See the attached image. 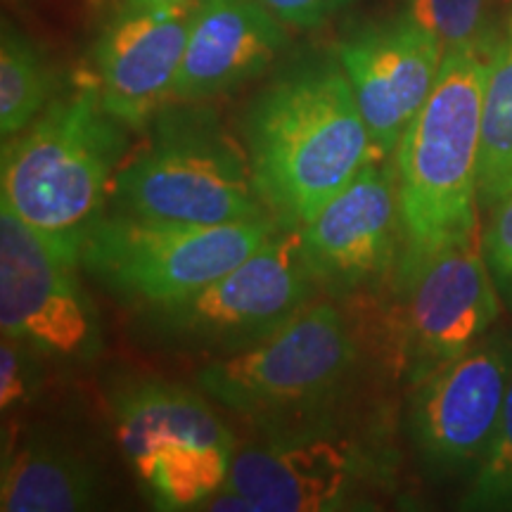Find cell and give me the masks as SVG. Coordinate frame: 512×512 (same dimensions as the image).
Returning <instances> with one entry per match:
<instances>
[{
	"instance_id": "6da1fadb",
	"label": "cell",
	"mask_w": 512,
	"mask_h": 512,
	"mask_svg": "<svg viewBox=\"0 0 512 512\" xmlns=\"http://www.w3.org/2000/svg\"><path fill=\"white\" fill-rule=\"evenodd\" d=\"M242 145L280 228L304 226L382 157L337 53L285 64L249 102Z\"/></svg>"
},
{
	"instance_id": "7a4b0ae2",
	"label": "cell",
	"mask_w": 512,
	"mask_h": 512,
	"mask_svg": "<svg viewBox=\"0 0 512 512\" xmlns=\"http://www.w3.org/2000/svg\"><path fill=\"white\" fill-rule=\"evenodd\" d=\"M498 38L501 31L475 46L446 50L430 98L394 150L401 233L394 294L399 299L434 259L482 235V112Z\"/></svg>"
},
{
	"instance_id": "3957f363",
	"label": "cell",
	"mask_w": 512,
	"mask_h": 512,
	"mask_svg": "<svg viewBox=\"0 0 512 512\" xmlns=\"http://www.w3.org/2000/svg\"><path fill=\"white\" fill-rule=\"evenodd\" d=\"M145 131L112 178L114 214L192 226L275 221L245 145L207 102L169 100Z\"/></svg>"
},
{
	"instance_id": "277c9868",
	"label": "cell",
	"mask_w": 512,
	"mask_h": 512,
	"mask_svg": "<svg viewBox=\"0 0 512 512\" xmlns=\"http://www.w3.org/2000/svg\"><path fill=\"white\" fill-rule=\"evenodd\" d=\"M131 128L102 105L93 81L50 100L34 124L3 143L0 202L64 247L79 249L119 166Z\"/></svg>"
},
{
	"instance_id": "5b68a950",
	"label": "cell",
	"mask_w": 512,
	"mask_h": 512,
	"mask_svg": "<svg viewBox=\"0 0 512 512\" xmlns=\"http://www.w3.org/2000/svg\"><path fill=\"white\" fill-rule=\"evenodd\" d=\"M349 408L254 425V437L235 446L226 486L256 512L377 508L396 486L394 448L382 425L358 427Z\"/></svg>"
},
{
	"instance_id": "8992f818",
	"label": "cell",
	"mask_w": 512,
	"mask_h": 512,
	"mask_svg": "<svg viewBox=\"0 0 512 512\" xmlns=\"http://www.w3.org/2000/svg\"><path fill=\"white\" fill-rule=\"evenodd\" d=\"M363 361L347 306L318 297L259 342L207 358L197 389L252 425H271L347 406Z\"/></svg>"
},
{
	"instance_id": "52a82bcc",
	"label": "cell",
	"mask_w": 512,
	"mask_h": 512,
	"mask_svg": "<svg viewBox=\"0 0 512 512\" xmlns=\"http://www.w3.org/2000/svg\"><path fill=\"white\" fill-rule=\"evenodd\" d=\"M318 297L299 228H280L221 278L140 309L136 332L171 354L219 358L271 335Z\"/></svg>"
},
{
	"instance_id": "ba28073f",
	"label": "cell",
	"mask_w": 512,
	"mask_h": 512,
	"mask_svg": "<svg viewBox=\"0 0 512 512\" xmlns=\"http://www.w3.org/2000/svg\"><path fill=\"white\" fill-rule=\"evenodd\" d=\"M207 399L150 375L107 387L114 434L157 510H197L226 484L235 437Z\"/></svg>"
},
{
	"instance_id": "9c48e42d",
	"label": "cell",
	"mask_w": 512,
	"mask_h": 512,
	"mask_svg": "<svg viewBox=\"0 0 512 512\" xmlns=\"http://www.w3.org/2000/svg\"><path fill=\"white\" fill-rule=\"evenodd\" d=\"M275 221L192 226L102 211L79 247L81 271L131 309L188 297L278 233Z\"/></svg>"
},
{
	"instance_id": "30bf717a",
	"label": "cell",
	"mask_w": 512,
	"mask_h": 512,
	"mask_svg": "<svg viewBox=\"0 0 512 512\" xmlns=\"http://www.w3.org/2000/svg\"><path fill=\"white\" fill-rule=\"evenodd\" d=\"M79 249L64 247L0 202V328L50 361L93 363L102 325L81 278Z\"/></svg>"
},
{
	"instance_id": "8fae6325",
	"label": "cell",
	"mask_w": 512,
	"mask_h": 512,
	"mask_svg": "<svg viewBox=\"0 0 512 512\" xmlns=\"http://www.w3.org/2000/svg\"><path fill=\"white\" fill-rule=\"evenodd\" d=\"M512 382V335L491 330L477 347L411 384L406 430L427 475H475Z\"/></svg>"
},
{
	"instance_id": "7c38bea8",
	"label": "cell",
	"mask_w": 512,
	"mask_h": 512,
	"mask_svg": "<svg viewBox=\"0 0 512 512\" xmlns=\"http://www.w3.org/2000/svg\"><path fill=\"white\" fill-rule=\"evenodd\" d=\"M320 297L347 306L394 292L401 233L394 157L368 162L335 200L299 226Z\"/></svg>"
},
{
	"instance_id": "4fadbf2b",
	"label": "cell",
	"mask_w": 512,
	"mask_h": 512,
	"mask_svg": "<svg viewBox=\"0 0 512 512\" xmlns=\"http://www.w3.org/2000/svg\"><path fill=\"white\" fill-rule=\"evenodd\" d=\"M401 299L394 358L411 387L477 347L501 316L482 235L434 259Z\"/></svg>"
},
{
	"instance_id": "5bb4252c",
	"label": "cell",
	"mask_w": 512,
	"mask_h": 512,
	"mask_svg": "<svg viewBox=\"0 0 512 512\" xmlns=\"http://www.w3.org/2000/svg\"><path fill=\"white\" fill-rule=\"evenodd\" d=\"M444 46L406 12L351 31L337 46L356 102L382 157H394L439 76Z\"/></svg>"
},
{
	"instance_id": "9a60e30c",
	"label": "cell",
	"mask_w": 512,
	"mask_h": 512,
	"mask_svg": "<svg viewBox=\"0 0 512 512\" xmlns=\"http://www.w3.org/2000/svg\"><path fill=\"white\" fill-rule=\"evenodd\" d=\"M195 3L176 8L128 10L102 29L95 43V86L102 105L143 131L174 93L188 48Z\"/></svg>"
},
{
	"instance_id": "2e32d148",
	"label": "cell",
	"mask_w": 512,
	"mask_h": 512,
	"mask_svg": "<svg viewBox=\"0 0 512 512\" xmlns=\"http://www.w3.org/2000/svg\"><path fill=\"white\" fill-rule=\"evenodd\" d=\"M287 29L261 0H197L171 100L209 102L264 76Z\"/></svg>"
},
{
	"instance_id": "e0dca14e",
	"label": "cell",
	"mask_w": 512,
	"mask_h": 512,
	"mask_svg": "<svg viewBox=\"0 0 512 512\" xmlns=\"http://www.w3.org/2000/svg\"><path fill=\"white\" fill-rule=\"evenodd\" d=\"M0 465L3 512H79L105 501L100 465L48 422H5Z\"/></svg>"
},
{
	"instance_id": "ac0fdd59",
	"label": "cell",
	"mask_w": 512,
	"mask_h": 512,
	"mask_svg": "<svg viewBox=\"0 0 512 512\" xmlns=\"http://www.w3.org/2000/svg\"><path fill=\"white\" fill-rule=\"evenodd\" d=\"M512 195V10L498 38L484 93L479 204L494 209Z\"/></svg>"
},
{
	"instance_id": "d6986e66",
	"label": "cell",
	"mask_w": 512,
	"mask_h": 512,
	"mask_svg": "<svg viewBox=\"0 0 512 512\" xmlns=\"http://www.w3.org/2000/svg\"><path fill=\"white\" fill-rule=\"evenodd\" d=\"M48 64L41 50L15 24L3 19L0 36V136L12 140L50 105Z\"/></svg>"
},
{
	"instance_id": "ffe728a7",
	"label": "cell",
	"mask_w": 512,
	"mask_h": 512,
	"mask_svg": "<svg viewBox=\"0 0 512 512\" xmlns=\"http://www.w3.org/2000/svg\"><path fill=\"white\" fill-rule=\"evenodd\" d=\"M460 510L512 512V382L494 439L460 498Z\"/></svg>"
},
{
	"instance_id": "44dd1931",
	"label": "cell",
	"mask_w": 512,
	"mask_h": 512,
	"mask_svg": "<svg viewBox=\"0 0 512 512\" xmlns=\"http://www.w3.org/2000/svg\"><path fill=\"white\" fill-rule=\"evenodd\" d=\"M491 0H406L408 17L437 36L444 50L475 46L496 34L489 24Z\"/></svg>"
},
{
	"instance_id": "7402d4cb",
	"label": "cell",
	"mask_w": 512,
	"mask_h": 512,
	"mask_svg": "<svg viewBox=\"0 0 512 512\" xmlns=\"http://www.w3.org/2000/svg\"><path fill=\"white\" fill-rule=\"evenodd\" d=\"M43 361L27 344L3 337L0 344V408L3 415L29 408L43 389Z\"/></svg>"
},
{
	"instance_id": "603a6c76",
	"label": "cell",
	"mask_w": 512,
	"mask_h": 512,
	"mask_svg": "<svg viewBox=\"0 0 512 512\" xmlns=\"http://www.w3.org/2000/svg\"><path fill=\"white\" fill-rule=\"evenodd\" d=\"M482 249L498 297L512 311V195L491 209V219L482 230Z\"/></svg>"
},
{
	"instance_id": "cb8c5ba5",
	"label": "cell",
	"mask_w": 512,
	"mask_h": 512,
	"mask_svg": "<svg viewBox=\"0 0 512 512\" xmlns=\"http://www.w3.org/2000/svg\"><path fill=\"white\" fill-rule=\"evenodd\" d=\"M285 27L292 29H316L328 19L347 10L354 0H261Z\"/></svg>"
},
{
	"instance_id": "d4e9b609",
	"label": "cell",
	"mask_w": 512,
	"mask_h": 512,
	"mask_svg": "<svg viewBox=\"0 0 512 512\" xmlns=\"http://www.w3.org/2000/svg\"><path fill=\"white\" fill-rule=\"evenodd\" d=\"M197 3V0H124L128 10H150V8H176V5Z\"/></svg>"
}]
</instances>
